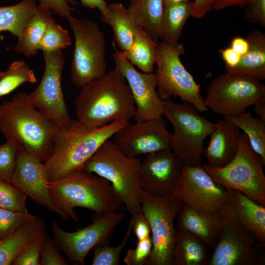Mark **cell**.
<instances>
[{
	"label": "cell",
	"instance_id": "cell-20",
	"mask_svg": "<svg viewBox=\"0 0 265 265\" xmlns=\"http://www.w3.org/2000/svg\"><path fill=\"white\" fill-rule=\"evenodd\" d=\"M240 133L238 128L224 118L217 121L203 153L207 164L218 168L230 163L238 153Z\"/></svg>",
	"mask_w": 265,
	"mask_h": 265
},
{
	"label": "cell",
	"instance_id": "cell-24",
	"mask_svg": "<svg viewBox=\"0 0 265 265\" xmlns=\"http://www.w3.org/2000/svg\"><path fill=\"white\" fill-rule=\"evenodd\" d=\"M53 19L51 10L37 4L33 15L17 39L13 50L27 57L35 56L47 27Z\"/></svg>",
	"mask_w": 265,
	"mask_h": 265
},
{
	"label": "cell",
	"instance_id": "cell-49",
	"mask_svg": "<svg viewBox=\"0 0 265 265\" xmlns=\"http://www.w3.org/2000/svg\"><path fill=\"white\" fill-rule=\"evenodd\" d=\"M81 5L87 8L98 9L101 17L106 15L108 4L106 0H80Z\"/></svg>",
	"mask_w": 265,
	"mask_h": 265
},
{
	"label": "cell",
	"instance_id": "cell-37",
	"mask_svg": "<svg viewBox=\"0 0 265 265\" xmlns=\"http://www.w3.org/2000/svg\"><path fill=\"white\" fill-rule=\"evenodd\" d=\"M27 198L11 183L0 179V208L16 211L27 210Z\"/></svg>",
	"mask_w": 265,
	"mask_h": 265
},
{
	"label": "cell",
	"instance_id": "cell-46",
	"mask_svg": "<svg viewBox=\"0 0 265 265\" xmlns=\"http://www.w3.org/2000/svg\"><path fill=\"white\" fill-rule=\"evenodd\" d=\"M221 57L224 62L225 68H233L239 63L241 56L236 53L230 46L219 50Z\"/></svg>",
	"mask_w": 265,
	"mask_h": 265
},
{
	"label": "cell",
	"instance_id": "cell-33",
	"mask_svg": "<svg viewBox=\"0 0 265 265\" xmlns=\"http://www.w3.org/2000/svg\"><path fill=\"white\" fill-rule=\"evenodd\" d=\"M36 82L34 72L25 61H13L5 71L0 73V99L25 83Z\"/></svg>",
	"mask_w": 265,
	"mask_h": 265
},
{
	"label": "cell",
	"instance_id": "cell-4",
	"mask_svg": "<svg viewBox=\"0 0 265 265\" xmlns=\"http://www.w3.org/2000/svg\"><path fill=\"white\" fill-rule=\"evenodd\" d=\"M129 121L118 120L99 127H88L72 119L69 128L60 130L53 152L45 162L49 182L81 169L101 146Z\"/></svg>",
	"mask_w": 265,
	"mask_h": 265
},
{
	"label": "cell",
	"instance_id": "cell-23",
	"mask_svg": "<svg viewBox=\"0 0 265 265\" xmlns=\"http://www.w3.org/2000/svg\"><path fill=\"white\" fill-rule=\"evenodd\" d=\"M249 43L247 52L239 64L233 68H225L226 72L243 75L261 80L265 79V34L256 29L245 37Z\"/></svg>",
	"mask_w": 265,
	"mask_h": 265
},
{
	"label": "cell",
	"instance_id": "cell-11",
	"mask_svg": "<svg viewBox=\"0 0 265 265\" xmlns=\"http://www.w3.org/2000/svg\"><path fill=\"white\" fill-rule=\"evenodd\" d=\"M204 101L208 110L223 118L236 116L265 101V86L253 78L226 72L212 80Z\"/></svg>",
	"mask_w": 265,
	"mask_h": 265
},
{
	"label": "cell",
	"instance_id": "cell-27",
	"mask_svg": "<svg viewBox=\"0 0 265 265\" xmlns=\"http://www.w3.org/2000/svg\"><path fill=\"white\" fill-rule=\"evenodd\" d=\"M128 8L137 26L159 41L163 0H135Z\"/></svg>",
	"mask_w": 265,
	"mask_h": 265
},
{
	"label": "cell",
	"instance_id": "cell-17",
	"mask_svg": "<svg viewBox=\"0 0 265 265\" xmlns=\"http://www.w3.org/2000/svg\"><path fill=\"white\" fill-rule=\"evenodd\" d=\"M113 136L115 144L132 157L170 148L171 133L162 117L134 124L129 122Z\"/></svg>",
	"mask_w": 265,
	"mask_h": 265
},
{
	"label": "cell",
	"instance_id": "cell-39",
	"mask_svg": "<svg viewBox=\"0 0 265 265\" xmlns=\"http://www.w3.org/2000/svg\"><path fill=\"white\" fill-rule=\"evenodd\" d=\"M46 233L33 238L21 251L13 265H40V259Z\"/></svg>",
	"mask_w": 265,
	"mask_h": 265
},
{
	"label": "cell",
	"instance_id": "cell-32",
	"mask_svg": "<svg viewBox=\"0 0 265 265\" xmlns=\"http://www.w3.org/2000/svg\"><path fill=\"white\" fill-rule=\"evenodd\" d=\"M223 118L243 131L253 150L265 162V122L250 111Z\"/></svg>",
	"mask_w": 265,
	"mask_h": 265
},
{
	"label": "cell",
	"instance_id": "cell-8",
	"mask_svg": "<svg viewBox=\"0 0 265 265\" xmlns=\"http://www.w3.org/2000/svg\"><path fill=\"white\" fill-rule=\"evenodd\" d=\"M184 53L181 43L158 41L155 72L158 93L162 100L178 97L183 102L192 105L199 112L207 111L200 85L181 62L180 57Z\"/></svg>",
	"mask_w": 265,
	"mask_h": 265
},
{
	"label": "cell",
	"instance_id": "cell-42",
	"mask_svg": "<svg viewBox=\"0 0 265 265\" xmlns=\"http://www.w3.org/2000/svg\"><path fill=\"white\" fill-rule=\"evenodd\" d=\"M245 8L244 18L247 22L265 27V0H254Z\"/></svg>",
	"mask_w": 265,
	"mask_h": 265
},
{
	"label": "cell",
	"instance_id": "cell-13",
	"mask_svg": "<svg viewBox=\"0 0 265 265\" xmlns=\"http://www.w3.org/2000/svg\"><path fill=\"white\" fill-rule=\"evenodd\" d=\"M125 216L124 212L119 211L97 214L90 224L73 232L62 230L56 222H53V240L70 261L84 265L86 256L92 249L109 243L116 228Z\"/></svg>",
	"mask_w": 265,
	"mask_h": 265
},
{
	"label": "cell",
	"instance_id": "cell-40",
	"mask_svg": "<svg viewBox=\"0 0 265 265\" xmlns=\"http://www.w3.org/2000/svg\"><path fill=\"white\" fill-rule=\"evenodd\" d=\"M152 247L151 237L137 240L135 248L128 250L124 258V263L127 265H147Z\"/></svg>",
	"mask_w": 265,
	"mask_h": 265
},
{
	"label": "cell",
	"instance_id": "cell-48",
	"mask_svg": "<svg viewBox=\"0 0 265 265\" xmlns=\"http://www.w3.org/2000/svg\"><path fill=\"white\" fill-rule=\"evenodd\" d=\"M253 1L254 0H216L213 10L219 11L228 7L236 5L245 7Z\"/></svg>",
	"mask_w": 265,
	"mask_h": 265
},
{
	"label": "cell",
	"instance_id": "cell-47",
	"mask_svg": "<svg viewBox=\"0 0 265 265\" xmlns=\"http://www.w3.org/2000/svg\"><path fill=\"white\" fill-rule=\"evenodd\" d=\"M230 47L242 57L248 50L249 43L246 38L236 36L232 39Z\"/></svg>",
	"mask_w": 265,
	"mask_h": 265
},
{
	"label": "cell",
	"instance_id": "cell-21",
	"mask_svg": "<svg viewBox=\"0 0 265 265\" xmlns=\"http://www.w3.org/2000/svg\"><path fill=\"white\" fill-rule=\"evenodd\" d=\"M228 202L241 227L261 246H265V206L239 191L226 188Z\"/></svg>",
	"mask_w": 265,
	"mask_h": 265
},
{
	"label": "cell",
	"instance_id": "cell-30",
	"mask_svg": "<svg viewBox=\"0 0 265 265\" xmlns=\"http://www.w3.org/2000/svg\"><path fill=\"white\" fill-rule=\"evenodd\" d=\"M192 1L163 6L160 21L161 39L175 44L179 42L183 29L191 16Z\"/></svg>",
	"mask_w": 265,
	"mask_h": 265
},
{
	"label": "cell",
	"instance_id": "cell-44",
	"mask_svg": "<svg viewBox=\"0 0 265 265\" xmlns=\"http://www.w3.org/2000/svg\"><path fill=\"white\" fill-rule=\"evenodd\" d=\"M132 232L137 240H141L150 237L151 234L149 222L143 212L131 216Z\"/></svg>",
	"mask_w": 265,
	"mask_h": 265
},
{
	"label": "cell",
	"instance_id": "cell-50",
	"mask_svg": "<svg viewBox=\"0 0 265 265\" xmlns=\"http://www.w3.org/2000/svg\"><path fill=\"white\" fill-rule=\"evenodd\" d=\"M254 106V111L258 116V118L265 122V101L257 103Z\"/></svg>",
	"mask_w": 265,
	"mask_h": 265
},
{
	"label": "cell",
	"instance_id": "cell-31",
	"mask_svg": "<svg viewBox=\"0 0 265 265\" xmlns=\"http://www.w3.org/2000/svg\"><path fill=\"white\" fill-rule=\"evenodd\" d=\"M36 0H22L10 5H0V32L8 31L18 39L33 15Z\"/></svg>",
	"mask_w": 265,
	"mask_h": 265
},
{
	"label": "cell",
	"instance_id": "cell-2",
	"mask_svg": "<svg viewBox=\"0 0 265 265\" xmlns=\"http://www.w3.org/2000/svg\"><path fill=\"white\" fill-rule=\"evenodd\" d=\"M75 103L76 119L88 127H99L133 118L135 106L129 85L115 68L83 86Z\"/></svg>",
	"mask_w": 265,
	"mask_h": 265
},
{
	"label": "cell",
	"instance_id": "cell-15",
	"mask_svg": "<svg viewBox=\"0 0 265 265\" xmlns=\"http://www.w3.org/2000/svg\"><path fill=\"white\" fill-rule=\"evenodd\" d=\"M171 194L196 210L219 212L228 201L227 191L217 184L203 165H183L178 182Z\"/></svg>",
	"mask_w": 265,
	"mask_h": 265
},
{
	"label": "cell",
	"instance_id": "cell-29",
	"mask_svg": "<svg viewBox=\"0 0 265 265\" xmlns=\"http://www.w3.org/2000/svg\"><path fill=\"white\" fill-rule=\"evenodd\" d=\"M158 41L145 31L137 29L130 48L122 52L126 58L142 72H153L156 64Z\"/></svg>",
	"mask_w": 265,
	"mask_h": 265
},
{
	"label": "cell",
	"instance_id": "cell-41",
	"mask_svg": "<svg viewBox=\"0 0 265 265\" xmlns=\"http://www.w3.org/2000/svg\"><path fill=\"white\" fill-rule=\"evenodd\" d=\"M68 261L59 253L53 239L46 234L40 259V265H68Z\"/></svg>",
	"mask_w": 265,
	"mask_h": 265
},
{
	"label": "cell",
	"instance_id": "cell-22",
	"mask_svg": "<svg viewBox=\"0 0 265 265\" xmlns=\"http://www.w3.org/2000/svg\"><path fill=\"white\" fill-rule=\"evenodd\" d=\"M176 219L177 229L189 233L207 246L214 247L222 228L220 211L212 213L203 212L183 204Z\"/></svg>",
	"mask_w": 265,
	"mask_h": 265
},
{
	"label": "cell",
	"instance_id": "cell-16",
	"mask_svg": "<svg viewBox=\"0 0 265 265\" xmlns=\"http://www.w3.org/2000/svg\"><path fill=\"white\" fill-rule=\"evenodd\" d=\"M112 44L115 68L126 80L134 100L135 112L133 118L135 122L161 118L163 100L157 92L155 73L137 71L126 58L122 51L117 49L115 42L113 41Z\"/></svg>",
	"mask_w": 265,
	"mask_h": 265
},
{
	"label": "cell",
	"instance_id": "cell-52",
	"mask_svg": "<svg viewBox=\"0 0 265 265\" xmlns=\"http://www.w3.org/2000/svg\"><path fill=\"white\" fill-rule=\"evenodd\" d=\"M131 0V2H132L133 1H134L135 0Z\"/></svg>",
	"mask_w": 265,
	"mask_h": 265
},
{
	"label": "cell",
	"instance_id": "cell-14",
	"mask_svg": "<svg viewBox=\"0 0 265 265\" xmlns=\"http://www.w3.org/2000/svg\"><path fill=\"white\" fill-rule=\"evenodd\" d=\"M43 75L36 89L28 93L33 106L61 130L70 126L72 119L65 100L61 79L65 60L62 51L43 53Z\"/></svg>",
	"mask_w": 265,
	"mask_h": 265
},
{
	"label": "cell",
	"instance_id": "cell-1",
	"mask_svg": "<svg viewBox=\"0 0 265 265\" xmlns=\"http://www.w3.org/2000/svg\"><path fill=\"white\" fill-rule=\"evenodd\" d=\"M60 130L33 106L26 92L0 104V131L6 140L17 142L42 162L52 155Z\"/></svg>",
	"mask_w": 265,
	"mask_h": 265
},
{
	"label": "cell",
	"instance_id": "cell-51",
	"mask_svg": "<svg viewBox=\"0 0 265 265\" xmlns=\"http://www.w3.org/2000/svg\"><path fill=\"white\" fill-rule=\"evenodd\" d=\"M191 0H163V6L182 2L190 1Z\"/></svg>",
	"mask_w": 265,
	"mask_h": 265
},
{
	"label": "cell",
	"instance_id": "cell-5",
	"mask_svg": "<svg viewBox=\"0 0 265 265\" xmlns=\"http://www.w3.org/2000/svg\"><path fill=\"white\" fill-rule=\"evenodd\" d=\"M141 160L129 156L110 139L104 142L84 164L83 170L102 177L111 184L122 204L131 215L142 212Z\"/></svg>",
	"mask_w": 265,
	"mask_h": 265
},
{
	"label": "cell",
	"instance_id": "cell-45",
	"mask_svg": "<svg viewBox=\"0 0 265 265\" xmlns=\"http://www.w3.org/2000/svg\"><path fill=\"white\" fill-rule=\"evenodd\" d=\"M216 0H194L191 16L194 19H201L206 17L214 9Z\"/></svg>",
	"mask_w": 265,
	"mask_h": 265
},
{
	"label": "cell",
	"instance_id": "cell-35",
	"mask_svg": "<svg viewBox=\"0 0 265 265\" xmlns=\"http://www.w3.org/2000/svg\"><path fill=\"white\" fill-rule=\"evenodd\" d=\"M132 232V224L130 220L126 234L121 242L115 246L108 244L101 245L94 248L92 265H118L120 257L127 244Z\"/></svg>",
	"mask_w": 265,
	"mask_h": 265
},
{
	"label": "cell",
	"instance_id": "cell-25",
	"mask_svg": "<svg viewBox=\"0 0 265 265\" xmlns=\"http://www.w3.org/2000/svg\"><path fill=\"white\" fill-rule=\"evenodd\" d=\"M101 20L112 29L115 44L121 51L129 50L138 27L129 9L120 2L108 4L107 12Z\"/></svg>",
	"mask_w": 265,
	"mask_h": 265
},
{
	"label": "cell",
	"instance_id": "cell-9",
	"mask_svg": "<svg viewBox=\"0 0 265 265\" xmlns=\"http://www.w3.org/2000/svg\"><path fill=\"white\" fill-rule=\"evenodd\" d=\"M265 165L251 147L246 134L241 133L238 153L230 163L218 168L207 164L203 166L217 184L225 188L238 190L265 206Z\"/></svg>",
	"mask_w": 265,
	"mask_h": 265
},
{
	"label": "cell",
	"instance_id": "cell-18",
	"mask_svg": "<svg viewBox=\"0 0 265 265\" xmlns=\"http://www.w3.org/2000/svg\"><path fill=\"white\" fill-rule=\"evenodd\" d=\"M183 166L170 148L147 155L141 162L140 172L143 190L158 196L171 194Z\"/></svg>",
	"mask_w": 265,
	"mask_h": 265
},
{
	"label": "cell",
	"instance_id": "cell-28",
	"mask_svg": "<svg viewBox=\"0 0 265 265\" xmlns=\"http://www.w3.org/2000/svg\"><path fill=\"white\" fill-rule=\"evenodd\" d=\"M207 245L191 234L176 229L174 265H204L208 259Z\"/></svg>",
	"mask_w": 265,
	"mask_h": 265
},
{
	"label": "cell",
	"instance_id": "cell-43",
	"mask_svg": "<svg viewBox=\"0 0 265 265\" xmlns=\"http://www.w3.org/2000/svg\"><path fill=\"white\" fill-rule=\"evenodd\" d=\"M39 4L60 17L66 19L75 10V0H38Z\"/></svg>",
	"mask_w": 265,
	"mask_h": 265
},
{
	"label": "cell",
	"instance_id": "cell-38",
	"mask_svg": "<svg viewBox=\"0 0 265 265\" xmlns=\"http://www.w3.org/2000/svg\"><path fill=\"white\" fill-rule=\"evenodd\" d=\"M0 145V179L11 183L16 165L20 144L11 140Z\"/></svg>",
	"mask_w": 265,
	"mask_h": 265
},
{
	"label": "cell",
	"instance_id": "cell-7",
	"mask_svg": "<svg viewBox=\"0 0 265 265\" xmlns=\"http://www.w3.org/2000/svg\"><path fill=\"white\" fill-rule=\"evenodd\" d=\"M66 19L75 38L71 80L73 85L80 88L107 73L106 37L94 21L72 14Z\"/></svg>",
	"mask_w": 265,
	"mask_h": 265
},
{
	"label": "cell",
	"instance_id": "cell-36",
	"mask_svg": "<svg viewBox=\"0 0 265 265\" xmlns=\"http://www.w3.org/2000/svg\"><path fill=\"white\" fill-rule=\"evenodd\" d=\"M36 217L28 210L16 211L0 208V239L10 235Z\"/></svg>",
	"mask_w": 265,
	"mask_h": 265
},
{
	"label": "cell",
	"instance_id": "cell-19",
	"mask_svg": "<svg viewBox=\"0 0 265 265\" xmlns=\"http://www.w3.org/2000/svg\"><path fill=\"white\" fill-rule=\"evenodd\" d=\"M49 182L45 163L20 145L11 183L36 204L59 214L49 192Z\"/></svg>",
	"mask_w": 265,
	"mask_h": 265
},
{
	"label": "cell",
	"instance_id": "cell-6",
	"mask_svg": "<svg viewBox=\"0 0 265 265\" xmlns=\"http://www.w3.org/2000/svg\"><path fill=\"white\" fill-rule=\"evenodd\" d=\"M191 104L163 101L162 116L172 125L170 149L183 165H201L204 142L212 132L214 123L201 115Z\"/></svg>",
	"mask_w": 265,
	"mask_h": 265
},
{
	"label": "cell",
	"instance_id": "cell-26",
	"mask_svg": "<svg viewBox=\"0 0 265 265\" xmlns=\"http://www.w3.org/2000/svg\"><path fill=\"white\" fill-rule=\"evenodd\" d=\"M46 232L45 224L40 217L21 226L10 235L0 239V265H11L35 237Z\"/></svg>",
	"mask_w": 265,
	"mask_h": 265
},
{
	"label": "cell",
	"instance_id": "cell-12",
	"mask_svg": "<svg viewBox=\"0 0 265 265\" xmlns=\"http://www.w3.org/2000/svg\"><path fill=\"white\" fill-rule=\"evenodd\" d=\"M222 228L208 265H263L265 254L259 244L238 223L228 201L220 210ZM261 246V245H260Z\"/></svg>",
	"mask_w": 265,
	"mask_h": 265
},
{
	"label": "cell",
	"instance_id": "cell-10",
	"mask_svg": "<svg viewBox=\"0 0 265 265\" xmlns=\"http://www.w3.org/2000/svg\"><path fill=\"white\" fill-rule=\"evenodd\" d=\"M182 205L172 194L158 196L143 191L142 211L150 225L153 244L147 265H174L175 221Z\"/></svg>",
	"mask_w": 265,
	"mask_h": 265
},
{
	"label": "cell",
	"instance_id": "cell-3",
	"mask_svg": "<svg viewBox=\"0 0 265 265\" xmlns=\"http://www.w3.org/2000/svg\"><path fill=\"white\" fill-rule=\"evenodd\" d=\"M48 187L58 215L65 220L78 221L76 207L103 214L119 211L122 205L109 182L82 169L49 182Z\"/></svg>",
	"mask_w": 265,
	"mask_h": 265
},
{
	"label": "cell",
	"instance_id": "cell-34",
	"mask_svg": "<svg viewBox=\"0 0 265 265\" xmlns=\"http://www.w3.org/2000/svg\"><path fill=\"white\" fill-rule=\"evenodd\" d=\"M71 42V37L68 30L53 19L47 27L40 44L39 50L43 53L62 51L70 46Z\"/></svg>",
	"mask_w": 265,
	"mask_h": 265
}]
</instances>
